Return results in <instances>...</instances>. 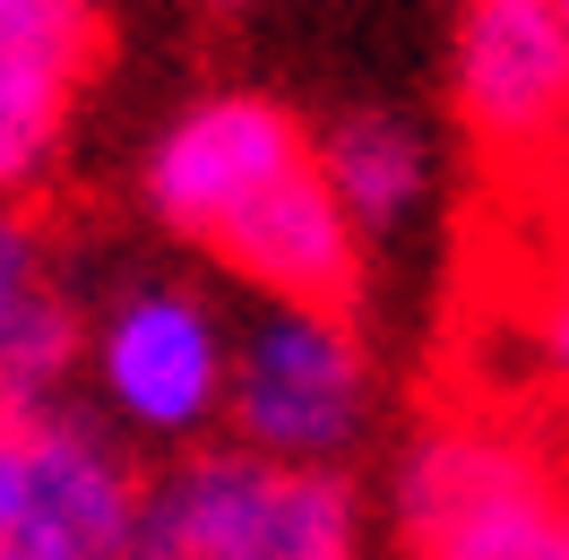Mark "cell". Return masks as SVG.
<instances>
[{
	"mask_svg": "<svg viewBox=\"0 0 569 560\" xmlns=\"http://www.w3.org/2000/svg\"><path fill=\"white\" fill-rule=\"evenodd\" d=\"M561 534H569V457H561Z\"/></svg>",
	"mask_w": 569,
	"mask_h": 560,
	"instance_id": "9a60e30c",
	"label": "cell"
},
{
	"mask_svg": "<svg viewBox=\"0 0 569 560\" xmlns=\"http://www.w3.org/2000/svg\"><path fill=\"white\" fill-rule=\"evenodd\" d=\"M449 104L475 156L518 190H552L569 156V27L552 0H458Z\"/></svg>",
	"mask_w": 569,
	"mask_h": 560,
	"instance_id": "3957f363",
	"label": "cell"
},
{
	"mask_svg": "<svg viewBox=\"0 0 569 560\" xmlns=\"http://www.w3.org/2000/svg\"><path fill=\"white\" fill-rule=\"evenodd\" d=\"M293 164H311V130H302L277 96L216 87V96H190V104L147 139L139 199L173 242L208 250L216 233H224L259 190H277Z\"/></svg>",
	"mask_w": 569,
	"mask_h": 560,
	"instance_id": "5b68a950",
	"label": "cell"
},
{
	"mask_svg": "<svg viewBox=\"0 0 569 560\" xmlns=\"http://www.w3.org/2000/svg\"><path fill=\"white\" fill-rule=\"evenodd\" d=\"M371 388L380 380L355 311L259 302L233 328L224 431L268 466H346V449L371 431Z\"/></svg>",
	"mask_w": 569,
	"mask_h": 560,
	"instance_id": "6da1fadb",
	"label": "cell"
},
{
	"mask_svg": "<svg viewBox=\"0 0 569 560\" xmlns=\"http://www.w3.org/2000/svg\"><path fill=\"white\" fill-rule=\"evenodd\" d=\"M104 0H0V199H27L70 147Z\"/></svg>",
	"mask_w": 569,
	"mask_h": 560,
	"instance_id": "52a82bcc",
	"label": "cell"
},
{
	"mask_svg": "<svg viewBox=\"0 0 569 560\" xmlns=\"http://www.w3.org/2000/svg\"><path fill=\"white\" fill-rule=\"evenodd\" d=\"M311 164H320L328 199L346 208L355 233H406L423 216L431 181H440V156H431L423 121L389 104H355L337 112L320 139H311Z\"/></svg>",
	"mask_w": 569,
	"mask_h": 560,
	"instance_id": "30bf717a",
	"label": "cell"
},
{
	"mask_svg": "<svg viewBox=\"0 0 569 560\" xmlns=\"http://www.w3.org/2000/svg\"><path fill=\"white\" fill-rule=\"evenodd\" d=\"M208 259L242 277L259 302H302V311H346L362 284V233L328 199L320 164H293L277 190H259L208 242Z\"/></svg>",
	"mask_w": 569,
	"mask_h": 560,
	"instance_id": "ba28073f",
	"label": "cell"
},
{
	"mask_svg": "<svg viewBox=\"0 0 569 560\" xmlns=\"http://www.w3.org/2000/svg\"><path fill=\"white\" fill-rule=\"evenodd\" d=\"M543 199H561V208H569V156H561V173H552V190H543Z\"/></svg>",
	"mask_w": 569,
	"mask_h": 560,
	"instance_id": "5bb4252c",
	"label": "cell"
},
{
	"mask_svg": "<svg viewBox=\"0 0 569 560\" xmlns=\"http://www.w3.org/2000/svg\"><path fill=\"white\" fill-rule=\"evenodd\" d=\"M87 380L104 406L112 440H156V449H199L224 422V380H233V328L199 284H121L87 319Z\"/></svg>",
	"mask_w": 569,
	"mask_h": 560,
	"instance_id": "7a4b0ae2",
	"label": "cell"
},
{
	"mask_svg": "<svg viewBox=\"0 0 569 560\" xmlns=\"http://www.w3.org/2000/svg\"><path fill=\"white\" fill-rule=\"evenodd\" d=\"M552 18H561V27H569V0H552Z\"/></svg>",
	"mask_w": 569,
	"mask_h": 560,
	"instance_id": "2e32d148",
	"label": "cell"
},
{
	"mask_svg": "<svg viewBox=\"0 0 569 560\" xmlns=\"http://www.w3.org/2000/svg\"><path fill=\"white\" fill-rule=\"evenodd\" d=\"M139 518V466L96 414H0V560H121Z\"/></svg>",
	"mask_w": 569,
	"mask_h": 560,
	"instance_id": "277c9868",
	"label": "cell"
},
{
	"mask_svg": "<svg viewBox=\"0 0 569 560\" xmlns=\"http://www.w3.org/2000/svg\"><path fill=\"white\" fill-rule=\"evenodd\" d=\"M208 9H242V0H208Z\"/></svg>",
	"mask_w": 569,
	"mask_h": 560,
	"instance_id": "e0dca14e",
	"label": "cell"
},
{
	"mask_svg": "<svg viewBox=\"0 0 569 560\" xmlns=\"http://www.w3.org/2000/svg\"><path fill=\"white\" fill-rule=\"evenodd\" d=\"M121 560H284V466L199 440L139 474V518Z\"/></svg>",
	"mask_w": 569,
	"mask_h": 560,
	"instance_id": "8992f818",
	"label": "cell"
},
{
	"mask_svg": "<svg viewBox=\"0 0 569 560\" xmlns=\"http://www.w3.org/2000/svg\"><path fill=\"white\" fill-rule=\"evenodd\" d=\"M78 353H87V319L52 277V250L0 199V414L61 406Z\"/></svg>",
	"mask_w": 569,
	"mask_h": 560,
	"instance_id": "9c48e42d",
	"label": "cell"
},
{
	"mask_svg": "<svg viewBox=\"0 0 569 560\" xmlns=\"http://www.w3.org/2000/svg\"><path fill=\"white\" fill-rule=\"evenodd\" d=\"M406 560H569L561 483L518 491V500H492V509H475V518L440 526V534H423V543H406Z\"/></svg>",
	"mask_w": 569,
	"mask_h": 560,
	"instance_id": "8fae6325",
	"label": "cell"
},
{
	"mask_svg": "<svg viewBox=\"0 0 569 560\" xmlns=\"http://www.w3.org/2000/svg\"><path fill=\"white\" fill-rule=\"evenodd\" d=\"M527 362H535V380H543V397L569 414V293H535V311H527Z\"/></svg>",
	"mask_w": 569,
	"mask_h": 560,
	"instance_id": "7c38bea8",
	"label": "cell"
},
{
	"mask_svg": "<svg viewBox=\"0 0 569 560\" xmlns=\"http://www.w3.org/2000/svg\"><path fill=\"white\" fill-rule=\"evenodd\" d=\"M552 208V233H543V293H569V208L561 199H543Z\"/></svg>",
	"mask_w": 569,
	"mask_h": 560,
	"instance_id": "4fadbf2b",
	"label": "cell"
}]
</instances>
